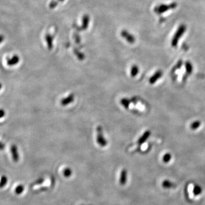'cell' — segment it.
<instances>
[{
	"mask_svg": "<svg viewBox=\"0 0 205 205\" xmlns=\"http://www.w3.org/2000/svg\"><path fill=\"white\" fill-rule=\"evenodd\" d=\"M186 30V26L184 24H182L178 26L171 41V45L173 47H176L177 46L180 40L184 34Z\"/></svg>",
	"mask_w": 205,
	"mask_h": 205,
	"instance_id": "1",
	"label": "cell"
},
{
	"mask_svg": "<svg viewBox=\"0 0 205 205\" xmlns=\"http://www.w3.org/2000/svg\"><path fill=\"white\" fill-rule=\"evenodd\" d=\"M96 142L101 147H105L107 145V141L104 137L102 127L101 126H98L96 128Z\"/></svg>",
	"mask_w": 205,
	"mask_h": 205,
	"instance_id": "2",
	"label": "cell"
},
{
	"mask_svg": "<svg viewBox=\"0 0 205 205\" xmlns=\"http://www.w3.org/2000/svg\"><path fill=\"white\" fill-rule=\"evenodd\" d=\"M163 76V71L161 70L157 71L149 79V83L150 84H153L157 82Z\"/></svg>",
	"mask_w": 205,
	"mask_h": 205,
	"instance_id": "3",
	"label": "cell"
},
{
	"mask_svg": "<svg viewBox=\"0 0 205 205\" xmlns=\"http://www.w3.org/2000/svg\"><path fill=\"white\" fill-rule=\"evenodd\" d=\"M176 7H177V3H172L171 4H169V5H161L159 7V12L160 13H164V12H166L167 10H169L170 9H174Z\"/></svg>",
	"mask_w": 205,
	"mask_h": 205,
	"instance_id": "4",
	"label": "cell"
},
{
	"mask_svg": "<svg viewBox=\"0 0 205 205\" xmlns=\"http://www.w3.org/2000/svg\"><path fill=\"white\" fill-rule=\"evenodd\" d=\"M75 99V95L73 94H71L67 96L66 98L62 99L61 101V104L62 106H67L68 104L73 102Z\"/></svg>",
	"mask_w": 205,
	"mask_h": 205,
	"instance_id": "5",
	"label": "cell"
},
{
	"mask_svg": "<svg viewBox=\"0 0 205 205\" xmlns=\"http://www.w3.org/2000/svg\"><path fill=\"white\" fill-rule=\"evenodd\" d=\"M11 153L13 161L17 162L19 160V153L18 152V148L16 145H12L11 146Z\"/></svg>",
	"mask_w": 205,
	"mask_h": 205,
	"instance_id": "6",
	"label": "cell"
},
{
	"mask_svg": "<svg viewBox=\"0 0 205 205\" xmlns=\"http://www.w3.org/2000/svg\"><path fill=\"white\" fill-rule=\"evenodd\" d=\"M150 135H151L150 131H145L143 134V135L139 139V140L137 141V144L139 145H141L143 144L144 143L149 139Z\"/></svg>",
	"mask_w": 205,
	"mask_h": 205,
	"instance_id": "7",
	"label": "cell"
},
{
	"mask_svg": "<svg viewBox=\"0 0 205 205\" xmlns=\"http://www.w3.org/2000/svg\"><path fill=\"white\" fill-rule=\"evenodd\" d=\"M19 62H20V58L18 56L15 55L12 58L8 59L7 60V64L10 66H13L17 64V63Z\"/></svg>",
	"mask_w": 205,
	"mask_h": 205,
	"instance_id": "8",
	"label": "cell"
},
{
	"mask_svg": "<svg viewBox=\"0 0 205 205\" xmlns=\"http://www.w3.org/2000/svg\"><path fill=\"white\" fill-rule=\"evenodd\" d=\"M126 177H127V172L126 170L124 169L122 170L120 178V183L122 185H124L126 182Z\"/></svg>",
	"mask_w": 205,
	"mask_h": 205,
	"instance_id": "9",
	"label": "cell"
},
{
	"mask_svg": "<svg viewBox=\"0 0 205 205\" xmlns=\"http://www.w3.org/2000/svg\"><path fill=\"white\" fill-rule=\"evenodd\" d=\"M162 186L165 189H172L175 187L176 184L169 180H165L162 183Z\"/></svg>",
	"mask_w": 205,
	"mask_h": 205,
	"instance_id": "10",
	"label": "cell"
},
{
	"mask_svg": "<svg viewBox=\"0 0 205 205\" xmlns=\"http://www.w3.org/2000/svg\"><path fill=\"white\" fill-rule=\"evenodd\" d=\"M184 66H185V69H186V71L187 74L188 75H190L191 74H192V72L193 70V67L192 64L190 62H186L185 64H184Z\"/></svg>",
	"mask_w": 205,
	"mask_h": 205,
	"instance_id": "11",
	"label": "cell"
},
{
	"mask_svg": "<svg viewBox=\"0 0 205 205\" xmlns=\"http://www.w3.org/2000/svg\"><path fill=\"white\" fill-rule=\"evenodd\" d=\"M139 72V68L138 66L134 65L132 67L131 70V76L133 78H135L138 75Z\"/></svg>",
	"mask_w": 205,
	"mask_h": 205,
	"instance_id": "12",
	"label": "cell"
},
{
	"mask_svg": "<svg viewBox=\"0 0 205 205\" xmlns=\"http://www.w3.org/2000/svg\"><path fill=\"white\" fill-rule=\"evenodd\" d=\"M202 192V187L198 184H195L193 189V194L195 196H198L200 195Z\"/></svg>",
	"mask_w": 205,
	"mask_h": 205,
	"instance_id": "13",
	"label": "cell"
},
{
	"mask_svg": "<svg viewBox=\"0 0 205 205\" xmlns=\"http://www.w3.org/2000/svg\"><path fill=\"white\" fill-rule=\"evenodd\" d=\"M120 103L125 109H128L129 107L131 101L127 98H123L120 100Z\"/></svg>",
	"mask_w": 205,
	"mask_h": 205,
	"instance_id": "14",
	"label": "cell"
},
{
	"mask_svg": "<svg viewBox=\"0 0 205 205\" xmlns=\"http://www.w3.org/2000/svg\"><path fill=\"white\" fill-rule=\"evenodd\" d=\"M201 122H200L198 120H196L190 124V128L192 130H196L201 126Z\"/></svg>",
	"mask_w": 205,
	"mask_h": 205,
	"instance_id": "15",
	"label": "cell"
},
{
	"mask_svg": "<svg viewBox=\"0 0 205 205\" xmlns=\"http://www.w3.org/2000/svg\"><path fill=\"white\" fill-rule=\"evenodd\" d=\"M172 159V155L169 153H166L163 157V161L165 163H169Z\"/></svg>",
	"mask_w": 205,
	"mask_h": 205,
	"instance_id": "16",
	"label": "cell"
},
{
	"mask_svg": "<svg viewBox=\"0 0 205 205\" xmlns=\"http://www.w3.org/2000/svg\"><path fill=\"white\" fill-rule=\"evenodd\" d=\"M63 175L66 177H69L72 175V170L70 168L67 167L63 170Z\"/></svg>",
	"mask_w": 205,
	"mask_h": 205,
	"instance_id": "17",
	"label": "cell"
},
{
	"mask_svg": "<svg viewBox=\"0 0 205 205\" xmlns=\"http://www.w3.org/2000/svg\"><path fill=\"white\" fill-rule=\"evenodd\" d=\"M184 195H185V197H186V198L187 200H190L189 193H188V191H187V186H186V187H185V189H184Z\"/></svg>",
	"mask_w": 205,
	"mask_h": 205,
	"instance_id": "18",
	"label": "cell"
},
{
	"mask_svg": "<svg viewBox=\"0 0 205 205\" xmlns=\"http://www.w3.org/2000/svg\"><path fill=\"white\" fill-rule=\"evenodd\" d=\"M5 116V111L3 109H0V119Z\"/></svg>",
	"mask_w": 205,
	"mask_h": 205,
	"instance_id": "19",
	"label": "cell"
},
{
	"mask_svg": "<svg viewBox=\"0 0 205 205\" xmlns=\"http://www.w3.org/2000/svg\"><path fill=\"white\" fill-rule=\"evenodd\" d=\"M1 182H2V184H1V186H3V185H4V184H5L6 182V177H2V181H1Z\"/></svg>",
	"mask_w": 205,
	"mask_h": 205,
	"instance_id": "20",
	"label": "cell"
},
{
	"mask_svg": "<svg viewBox=\"0 0 205 205\" xmlns=\"http://www.w3.org/2000/svg\"><path fill=\"white\" fill-rule=\"evenodd\" d=\"M22 189H23V187H22V186H20V187H18V188H17V193H20V192H22L21 191L22 190Z\"/></svg>",
	"mask_w": 205,
	"mask_h": 205,
	"instance_id": "21",
	"label": "cell"
},
{
	"mask_svg": "<svg viewBox=\"0 0 205 205\" xmlns=\"http://www.w3.org/2000/svg\"><path fill=\"white\" fill-rule=\"evenodd\" d=\"M4 147H5L4 144L1 142H0V149H1V150L3 149L4 148Z\"/></svg>",
	"mask_w": 205,
	"mask_h": 205,
	"instance_id": "22",
	"label": "cell"
},
{
	"mask_svg": "<svg viewBox=\"0 0 205 205\" xmlns=\"http://www.w3.org/2000/svg\"><path fill=\"white\" fill-rule=\"evenodd\" d=\"M2 84L0 83V90L2 89Z\"/></svg>",
	"mask_w": 205,
	"mask_h": 205,
	"instance_id": "23",
	"label": "cell"
},
{
	"mask_svg": "<svg viewBox=\"0 0 205 205\" xmlns=\"http://www.w3.org/2000/svg\"></svg>",
	"mask_w": 205,
	"mask_h": 205,
	"instance_id": "24",
	"label": "cell"
}]
</instances>
